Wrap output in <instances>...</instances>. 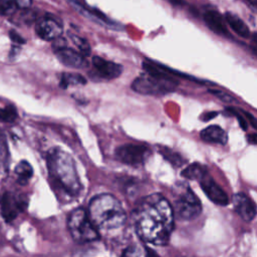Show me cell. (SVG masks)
<instances>
[{
    "instance_id": "obj_26",
    "label": "cell",
    "mask_w": 257,
    "mask_h": 257,
    "mask_svg": "<svg viewBox=\"0 0 257 257\" xmlns=\"http://www.w3.org/2000/svg\"><path fill=\"white\" fill-rule=\"evenodd\" d=\"M7 160H8V150H7L6 141L3 135L0 134V165L2 166L6 165Z\"/></svg>"
},
{
    "instance_id": "obj_31",
    "label": "cell",
    "mask_w": 257,
    "mask_h": 257,
    "mask_svg": "<svg viewBox=\"0 0 257 257\" xmlns=\"http://www.w3.org/2000/svg\"><path fill=\"white\" fill-rule=\"evenodd\" d=\"M247 142L252 145H257V134H249L246 137Z\"/></svg>"
},
{
    "instance_id": "obj_11",
    "label": "cell",
    "mask_w": 257,
    "mask_h": 257,
    "mask_svg": "<svg viewBox=\"0 0 257 257\" xmlns=\"http://www.w3.org/2000/svg\"><path fill=\"white\" fill-rule=\"evenodd\" d=\"M233 205L236 213L244 221L249 222L255 218L257 213L256 205L244 193H237L233 196Z\"/></svg>"
},
{
    "instance_id": "obj_25",
    "label": "cell",
    "mask_w": 257,
    "mask_h": 257,
    "mask_svg": "<svg viewBox=\"0 0 257 257\" xmlns=\"http://www.w3.org/2000/svg\"><path fill=\"white\" fill-rule=\"evenodd\" d=\"M122 257H146V252L140 246H131L123 251Z\"/></svg>"
},
{
    "instance_id": "obj_14",
    "label": "cell",
    "mask_w": 257,
    "mask_h": 257,
    "mask_svg": "<svg viewBox=\"0 0 257 257\" xmlns=\"http://www.w3.org/2000/svg\"><path fill=\"white\" fill-rule=\"evenodd\" d=\"M55 55L58 58V60L67 67L83 68L87 65L84 56L80 52L67 46L55 51Z\"/></svg>"
},
{
    "instance_id": "obj_3",
    "label": "cell",
    "mask_w": 257,
    "mask_h": 257,
    "mask_svg": "<svg viewBox=\"0 0 257 257\" xmlns=\"http://www.w3.org/2000/svg\"><path fill=\"white\" fill-rule=\"evenodd\" d=\"M87 213L98 230H112L123 225L125 212L120 202L110 194H100L91 199Z\"/></svg>"
},
{
    "instance_id": "obj_34",
    "label": "cell",
    "mask_w": 257,
    "mask_h": 257,
    "mask_svg": "<svg viewBox=\"0 0 257 257\" xmlns=\"http://www.w3.org/2000/svg\"><path fill=\"white\" fill-rule=\"evenodd\" d=\"M251 6H253L254 8L257 9V0H246Z\"/></svg>"
},
{
    "instance_id": "obj_32",
    "label": "cell",
    "mask_w": 257,
    "mask_h": 257,
    "mask_svg": "<svg viewBox=\"0 0 257 257\" xmlns=\"http://www.w3.org/2000/svg\"><path fill=\"white\" fill-rule=\"evenodd\" d=\"M217 114H218V112H217V111H210V112H208V113H206V114L204 115L205 117H203V120L208 121V120H210V119L214 118L215 116H217Z\"/></svg>"
},
{
    "instance_id": "obj_19",
    "label": "cell",
    "mask_w": 257,
    "mask_h": 257,
    "mask_svg": "<svg viewBox=\"0 0 257 257\" xmlns=\"http://www.w3.org/2000/svg\"><path fill=\"white\" fill-rule=\"evenodd\" d=\"M15 174L17 176L18 183L21 185H26L33 175V170L28 162L21 161L15 167Z\"/></svg>"
},
{
    "instance_id": "obj_21",
    "label": "cell",
    "mask_w": 257,
    "mask_h": 257,
    "mask_svg": "<svg viewBox=\"0 0 257 257\" xmlns=\"http://www.w3.org/2000/svg\"><path fill=\"white\" fill-rule=\"evenodd\" d=\"M160 154H162V156L168 162H170L174 167H181L185 163V161L182 158V156L179 155L178 153L172 151L171 149L162 148V149H160Z\"/></svg>"
},
{
    "instance_id": "obj_6",
    "label": "cell",
    "mask_w": 257,
    "mask_h": 257,
    "mask_svg": "<svg viewBox=\"0 0 257 257\" xmlns=\"http://www.w3.org/2000/svg\"><path fill=\"white\" fill-rule=\"evenodd\" d=\"M174 216L179 220H193L197 218L202 212V205L195 193L189 188L185 187L179 193L172 206Z\"/></svg>"
},
{
    "instance_id": "obj_22",
    "label": "cell",
    "mask_w": 257,
    "mask_h": 257,
    "mask_svg": "<svg viewBox=\"0 0 257 257\" xmlns=\"http://www.w3.org/2000/svg\"><path fill=\"white\" fill-rule=\"evenodd\" d=\"M17 110L12 105L3 108L0 107V121L2 122H13L17 118Z\"/></svg>"
},
{
    "instance_id": "obj_24",
    "label": "cell",
    "mask_w": 257,
    "mask_h": 257,
    "mask_svg": "<svg viewBox=\"0 0 257 257\" xmlns=\"http://www.w3.org/2000/svg\"><path fill=\"white\" fill-rule=\"evenodd\" d=\"M208 92L214 96H216L217 98H219L220 100L224 101V102H227V103H233L235 101V98L233 96H231L230 94H228L227 92H224V91H221L219 89H216V88H210L208 89Z\"/></svg>"
},
{
    "instance_id": "obj_10",
    "label": "cell",
    "mask_w": 257,
    "mask_h": 257,
    "mask_svg": "<svg viewBox=\"0 0 257 257\" xmlns=\"http://www.w3.org/2000/svg\"><path fill=\"white\" fill-rule=\"evenodd\" d=\"M35 32L41 39L45 41H53L60 37L62 33V26L53 16L46 15L37 20Z\"/></svg>"
},
{
    "instance_id": "obj_9",
    "label": "cell",
    "mask_w": 257,
    "mask_h": 257,
    "mask_svg": "<svg viewBox=\"0 0 257 257\" xmlns=\"http://www.w3.org/2000/svg\"><path fill=\"white\" fill-rule=\"evenodd\" d=\"M26 200L20 195H15L10 192H5L0 200L1 213L3 218L9 222L15 219L18 214L25 208Z\"/></svg>"
},
{
    "instance_id": "obj_5",
    "label": "cell",
    "mask_w": 257,
    "mask_h": 257,
    "mask_svg": "<svg viewBox=\"0 0 257 257\" xmlns=\"http://www.w3.org/2000/svg\"><path fill=\"white\" fill-rule=\"evenodd\" d=\"M177 85L178 81L172 75L156 76L144 73L133 81L132 88L142 94H163L173 91Z\"/></svg>"
},
{
    "instance_id": "obj_12",
    "label": "cell",
    "mask_w": 257,
    "mask_h": 257,
    "mask_svg": "<svg viewBox=\"0 0 257 257\" xmlns=\"http://www.w3.org/2000/svg\"><path fill=\"white\" fill-rule=\"evenodd\" d=\"M92 65L94 66L97 75L104 79L116 78L122 72V66L120 64L105 60L99 56L92 57Z\"/></svg>"
},
{
    "instance_id": "obj_13",
    "label": "cell",
    "mask_w": 257,
    "mask_h": 257,
    "mask_svg": "<svg viewBox=\"0 0 257 257\" xmlns=\"http://www.w3.org/2000/svg\"><path fill=\"white\" fill-rule=\"evenodd\" d=\"M200 186L213 203L220 206H225L228 204V197L226 193L221 189L219 185L215 183V181L209 175L205 176L200 181Z\"/></svg>"
},
{
    "instance_id": "obj_20",
    "label": "cell",
    "mask_w": 257,
    "mask_h": 257,
    "mask_svg": "<svg viewBox=\"0 0 257 257\" xmlns=\"http://www.w3.org/2000/svg\"><path fill=\"white\" fill-rule=\"evenodd\" d=\"M86 79L84 76L77 74V73H70V72H63L60 75L59 80V86L61 88H67L71 85H77V84H85Z\"/></svg>"
},
{
    "instance_id": "obj_2",
    "label": "cell",
    "mask_w": 257,
    "mask_h": 257,
    "mask_svg": "<svg viewBox=\"0 0 257 257\" xmlns=\"http://www.w3.org/2000/svg\"><path fill=\"white\" fill-rule=\"evenodd\" d=\"M47 167L51 186L61 200L74 199L81 190L73 159L64 151L55 148L47 155Z\"/></svg>"
},
{
    "instance_id": "obj_18",
    "label": "cell",
    "mask_w": 257,
    "mask_h": 257,
    "mask_svg": "<svg viewBox=\"0 0 257 257\" xmlns=\"http://www.w3.org/2000/svg\"><path fill=\"white\" fill-rule=\"evenodd\" d=\"M207 175H208L207 169L203 165L198 163H194L182 171L183 177L190 180H197L199 182Z\"/></svg>"
},
{
    "instance_id": "obj_8",
    "label": "cell",
    "mask_w": 257,
    "mask_h": 257,
    "mask_svg": "<svg viewBox=\"0 0 257 257\" xmlns=\"http://www.w3.org/2000/svg\"><path fill=\"white\" fill-rule=\"evenodd\" d=\"M151 151L147 146L126 144L120 146L115 151V158L123 164L140 166L148 159Z\"/></svg>"
},
{
    "instance_id": "obj_4",
    "label": "cell",
    "mask_w": 257,
    "mask_h": 257,
    "mask_svg": "<svg viewBox=\"0 0 257 257\" xmlns=\"http://www.w3.org/2000/svg\"><path fill=\"white\" fill-rule=\"evenodd\" d=\"M67 226L72 239L77 243H88L99 238L98 229L92 223L87 211L82 208L75 209L69 214Z\"/></svg>"
},
{
    "instance_id": "obj_23",
    "label": "cell",
    "mask_w": 257,
    "mask_h": 257,
    "mask_svg": "<svg viewBox=\"0 0 257 257\" xmlns=\"http://www.w3.org/2000/svg\"><path fill=\"white\" fill-rule=\"evenodd\" d=\"M70 39L72 40L73 44L76 46V48L78 49V51L82 54V55H88L90 52V46L88 44V42L84 39L81 38L75 34H71L70 33Z\"/></svg>"
},
{
    "instance_id": "obj_17",
    "label": "cell",
    "mask_w": 257,
    "mask_h": 257,
    "mask_svg": "<svg viewBox=\"0 0 257 257\" xmlns=\"http://www.w3.org/2000/svg\"><path fill=\"white\" fill-rule=\"evenodd\" d=\"M225 20L229 24L231 29L236 34H238L239 36H241L243 38H248L250 36V30H249L248 26L236 14H233L231 12H227L225 14Z\"/></svg>"
},
{
    "instance_id": "obj_15",
    "label": "cell",
    "mask_w": 257,
    "mask_h": 257,
    "mask_svg": "<svg viewBox=\"0 0 257 257\" xmlns=\"http://www.w3.org/2000/svg\"><path fill=\"white\" fill-rule=\"evenodd\" d=\"M200 137L204 142L218 145H225L228 141L227 133L221 126L216 124L209 125L204 128L200 133Z\"/></svg>"
},
{
    "instance_id": "obj_1",
    "label": "cell",
    "mask_w": 257,
    "mask_h": 257,
    "mask_svg": "<svg viewBox=\"0 0 257 257\" xmlns=\"http://www.w3.org/2000/svg\"><path fill=\"white\" fill-rule=\"evenodd\" d=\"M138 236L145 242L164 246L169 243L174 229V212L161 194L144 197L132 214Z\"/></svg>"
},
{
    "instance_id": "obj_29",
    "label": "cell",
    "mask_w": 257,
    "mask_h": 257,
    "mask_svg": "<svg viewBox=\"0 0 257 257\" xmlns=\"http://www.w3.org/2000/svg\"><path fill=\"white\" fill-rule=\"evenodd\" d=\"M250 37V50L254 55L257 56V32H254Z\"/></svg>"
},
{
    "instance_id": "obj_28",
    "label": "cell",
    "mask_w": 257,
    "mask_h": 257,
    "mask_svg": "<svg viewBox=\"0 0 257 257\" xmlns=\"http://www.w3.org/2000/svg\"><path fill=\"white\" fill-rule=\"evenodd\" d=\"M9 37L13 43H16V44H24L25 43V39L20 34H18L15 30L9 31Z\"/></svg>"
},
{
    "instance_id": "obj_27",
    "label": "cell",
    "mask_w": 257,
    "mask_h": 257,
    "mask_svg": "<svg viewBox=\"0 0 257 257\" xmlns=\"http://www.w3.org/2000/svg\"><path fill=\"white\" fill-rule=\"evenodd\" d=\"M229 111H231V113L232 114H234L235 116H236V118L238 119V121H239V124H240V126L244 130V131H246L247 130V127H248V125H247V121L245 120V118L237 111V110H235V109H233V108H231V107H228L227 108Z\"/></svg>"
},
{
    "instance_id": "obj_35",
    "label": "cell",
    "mask_w": 257,
    "mask_h": 257,
    "mask_svg": "<svg viewBox=\"0 0 257 257\" xmlns=\"http://www.w3.org/2000/svg\"><path fill=\"white\" fill-rule=\"evenodd\" d=\"M0 5H1V0H0Z\"/></svg>"
},
{
    "instance_id": "obj_33",
    "label": "cell",
    "mask_w": 257,
    "mask_h": 257,
    "mask_svg": "<svg viewBox=\"0 0 257 257\" xmlns=\"http://www.w3.org/2000/svg\"><path fill=\"white\" fill-rule=\"evenodd\" d=\"M145 252H146V257H160L157 252H155L153 249L151 248H145Z\"/></svg>"
},
{
    "instance_id": "obj_16",
    "label": "cell",
    "mask_w": 257,
    "mask_h": 257,
    "mask_svg": "<svg viewBox=\"0 0 257 257\" xmlns=\"http://www.w3.org/2000/svg\"><path fill=\"white\" fill-rule=\"evenodd\" d=\"M204 21L207 26L215 33L225 36L228 35L227 25L221 14L217 11H207L204 14Z\"/></svg>"
},
{
    "instance_id": "obj_30",
    "label": "cell",
    "mask_w": 257,
    "mask_h": 257,
    "mask_svg": "<svg viewBox=\"0 0 257 257\" xmlns=\"http://www.w3.org/2000/svg\"><path fill=\"white\" fill-rule=\"evenodd\" d=\"M243 113H244V115L247 117V119H248V121L250 122V124H251L254 128L257 130V118L254 117V116H253L251 113H249L248 111H244V110H243Z\"/></svg>"
},
{
    "instance_id": "obj_7",
    "label": "cell",
    "mask_w": 257,
    "mask_h": 257,
    "mask_svg": "<svg viewBox=\"0 0 257 257\" xmlns=\"http://www.w3.org/2000/svg\"><path fill=\"white\" fill-rule=\"evenodd\" d=\"M66 2L79 14L84 16L85 18L89 19L90 21H93L101 26H104L106 28L110 29H121L122 26L117 23L109 20L105 14H103L101 11L88 6L84 0H66Z\"/></svg>"
}]
</instances>
